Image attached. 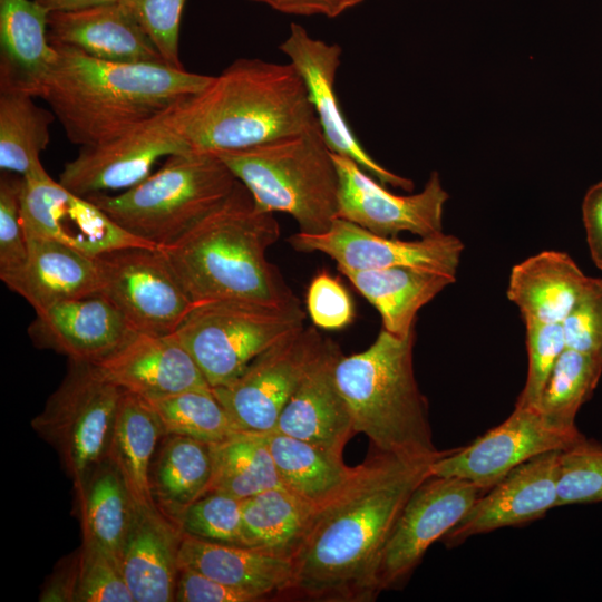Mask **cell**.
I'll list each match as a JSON object with an SVG mask.
<instances>
[{
    "label": "cell",
    "mask_w": 602,
    "mask_h": 602,
    "mask_svg": "<svg viewBox=\"0 0 602 602\" xmlns=\"http://www.w3.org/2000/svg\"><path fill=\"white\" fill-rule=\"evenodd\" d=\"M430 464L377 452L356 466L347 483L315 506L291 557L285 598L373 601L382 551L409 496L430 475Z\"/></svg>",
    "instance_id": "obj_1"
},
{
    "label": "cell",
    "mask_w": 602,
    "mask_h": 602,
    "mask_svg": "<svg viewBox=\"0 0 602 602\" xmlns=\"http://www.w3.org/2000/svg\"><path fill=\"white\" fill-rule=\"evenodd\" d=\"M54 47L56 60L33 97L49 105L67 138L80 148L123 136L203 90L213 78L164 64L113 62Z\"/></svg>",
    "instance_id": "obj_2"
},
{
    "label": "cell",
    "mask_w": 602,
    "mask_h": 602,
    "mask_svg": "<svg viewBox=\"0 0 602 602\" xmlns=\"http://www.w3.org/2000/svg\"><path fill=\"white\" fill-rule=\"evenodd\" d=\"M190 153H220L321 130L292 64L240 58L169 108Z\"/></svg>",
    "instance_id": "obj_3"
},
{
    "label": "cell",
    "mask_w": 602,
    "mask_h": 602,
    "mask_svg": "<svg viewBox=\"0 0 602 602\" xmlns=\"http://www.w3.org/2000/svg\"><path fill=\"white\" fill-rule=\"evenodd\" d=\"M280 236L274 213L237 181L231 194L173 243L163 246L193 303L297 300L266 252Z\"/></svg>",
    "instance_id": "obj_4"
},
{
    "label": "cell",
    "mask_w": 602,
    "mask_h": 602,
    "mask_svg": "<svg viewBox=\"0 0 602 602\" xmlns=\"http://www.w3.org/2000/svg\"><path fill=\"white\" fill-rule=\"evenodd\" d=\"M416 330L405 337L383 329L365 350L338 359L336 380L349 408L356 434L379 453L433 463L438 450L428 402L414 371Z\"/></svg>",
    "instance_id": "obj_5"
},
{
    "label": "cell",
    "mask_w": 602,
    "mask_h": 602,
    "mask_svg": "<svg viewBox=\"0 0 602 602\" xmlns=\"http://www.w3.org/2000/svg\"><path fill=\"white\" fill-rule=\"evenodd\" d=\"M213 154L258 206L289 214L300 232H324L338 217L339 174L321 130Z\"/></svg>",
    "instance_id": "obj_6"
},
{
    "label": "cell",
    "mask_w": 602,
    "mask_h": 602,
    "mask_svg": "<svg viewBox=\"0 0 602 602\" xmlns=\"http://www.w3.org/2000/svg\"><path fill=\"white\" fill-rule=\"evenodd\" d=\"M236 183L213 153L177 154L120 194L96 193L86 198L127 232L163 247L221 204Z\"/></svg>",
    "instance_id": "obj_7"
},
{
    "label": "cell",
    "mask_w": 602,
    "mask_h": 602,
    "mask_svg": "<svg viewBox=\"0 0 602 602\" xmlns=\"http://www.w3.org/2000/svg\"><path fill=\"white\" fill-rule=\"evenodd\" d=\"M299 300L195 303L174 332L211 388L241 375L262 352L304 326Z\"/></svg>",
    "instance_id": "obj_8"
},
{
    "label": "cell",
    "mask_w": 602,
    "mask_h": 602,
    "mask_svg": "<svg viewBox=\"0 0 602 602\" xmlns=\"http://www.w3.org/2000/svg\"><path fill=\"white\" fill-rule=\"evenodd\" d=\"M123 391L94 363L69 360L60 386L31 420L33 430L57 450L75 494L107 458Z\"/></svg>",
    "instance_id": "obj_9"
},
{
    "label": "cell",
    "mask_w": 602,
    "mask_h": 602,
    "mask_svg": "<svg viewBox=\"0 0 602 602\" xmlns=\"http://www.w3.org/2000/svg\"><path fill=\"white\" fill-rule=\"evenodd\" d=\"M100 294L136 332L174 333L195 303L162 247H127L97 256Z\"/></svg>",
    "instance_id": "obj_10"
},
{
    "label": "cell",
    "mask_w": 602,
    "mask_h": 602,
    "mask_svg": "<svg viewBox=\"0 0 602 602\" xmlns=\"http://www.w3.org/2000/svg\"><path fill=\"white\" fill-rule=\"evenodd\" d=\"M584 438L576 426L557 425L537 407L515 405L497 427L468 446L446 450L429 465V474L466 479L489 489L526 460L565 450Z\"/></svg>",
    "instance_id": "obj_11"
},
{
    "label": "cell",
    "mask_w": 602,
    "mask_h": 602,
    "mask_svg": "<svg viewBox=\"0 0 602 602\" xmlns=\"http://www.w3.org/2000/svg\"><path fill=\"white\" fill-rule=\"evenodd\" d=\"M317 327L302 328L259 355L212 392L240 431L269 433L324 344Z\"/></svg>",
    "instance_id": "obj_12"
},
{
    "label": "cell",
    "mask_w": 602,
    "mask_h": 602,
    "mask_svg": "<svg viewBox=\"0 0 602 602\" xmlns=\"http://www.w3.org/2000/svg\"><path fill=\"white\" fill-rule=\"evenodd\" d=\"M22 179L21 216L28 240L54 241L93 258L127 247H159L127 232L45 168Z\"/></svg>",
    "instance_id": "obj_13"
},
{
    "label": "cell",
    "mask_w": 602,
    "mask_h": 602,
    "mask_svg": "<svg viewBox=\"0 0 602 602\" xmlns=\"http://www.w3.org/2000/svg\"><path fill=\"white\" fill-rule=\"evenodd\" d=\"M488 489L466 479L429 475L406 502L382 551L377 589L398 586Z\"/></svg>",
    "instance_id": "obj_14"
},
{
    "label": "cell",
    "mask_w": 602,
    "mask_h": 602,
    "mask_svg": "<svg viewBox=\"0 0 602 602\" xmlns=\"http://www.w3.org/2000/svg\"><path fill=\"white\" fill-rule=\"evenodd\" d=\"M299 252H319L331 258L338 269L380 270L411 268L456 278L463 242L445 232L402 241L382 236L337 217L321 233L298 232L288 239Z\"/></svg>",
    "instance_id": "obj_15"
},
{
    "label": "cell",
    "mask_w": 602,
    "mask_h": 602,
    "mask_svg": "<svg viewBox=\"0 0 602 602\" xmlns=\"http://www.w3.org/2000/svg\"><path fill=\"white\" fill-rule=\"evenodd\" d=\"M333 159L339 174L338 217L382 236L409 232L425 237L444 232L449 195L437 172L419 193L398 195L350 158L333 154Z\"/></svg>",
    "instance_id": "obj_16"
},
{
    "label": "cell",
    "mask_w": 602,
    "mask_h": 602,
    "mask_svg": "<svg viewBox=\"0 0 602 602\" xmlns=\"http://www.w3.org/2000/svg\"><path fill=\"white\" fill-rule=\"evenodd\" d=\"M188 153L168 108L114 140L81 147L65 164L58 182L81 197L127 190L149 176L159 158Z\"/></svg>",
    "instance_id": "obj_17"
},
{
    "label": "cell",
    "mask_w": 602,
    "mask_h": 602,
    "mask_svg": "<svg viewBox=\"0 0 602 602\" xmlns=\"http://www.w3.org/2000/svg\"><path fill=\"white\" fill-rule=\"evenodd\" d=\"M279 48L303 79L330 151L350 158L386 186L412 191V181L390 172L365 149L344 117L336 93L341 47L313 38L303 26L291 23Z\"/></svg>",
    "instance_id": "obj_18"
},
{
    "label": "cell",
    "mask_w": 602,
    "mask_h": 602,
    "mask_svg": "<svg viewBox=\"0 0 602 602\" xmlns=\"http://www.w3.org/2000/svg\"><path fill=\"white\" fill-rule=\"evenodd\" d=\"M560 453L537 455L512 469L474 503L441 541L454 547L477 534L532 522L557 507Z\"/></svg>",
    "instance_id": "obj_19"
},
{
    "label": "cell",
    "mask_w": 602,
    "mask_h": 602,
    "mask_svg": "<svg viewBox=\"0 0 602 602\" xmlns=\"http://www.w3.org/2000/svg\"><path fill=\"white\" fill-rule=\"evenodd\" d=\"M94 365L108 381L147 400L192 389H211L175 333L135 331L114 352Z\"/></svg>",
    "instance_id": "obj_20"
},
{
    "label": "cell",
    "mask_w": 602,
    "mask_h": 602,
    "mask_svg": "<svg viewBox=\"0 0 602 602\" xmlns=\"http://www.w3.org/2000/svg\"><path fill=\"white\" fill-rule=\"evenodd\" d=\"M28 332L39 348L51 349L72 361L96 363L135 331L106 297L94 294L36 312Z\"/></svg>",
    "instance_id": "obj_21"
},
{
    "label": "cell",
    "mask_w": 602,
    "mask_h": 602,
    "mask_svg": "<svg viewBox=\"0 0 602 602\" xmlns=\"http://www.w3.org/2000/svg\"><path fill=\"white\" fill-rule=\"evenodd\" d=\"M341 355L338 344L326 339L273 430L343 456V449L356 431L336 380V365Z\"/></svg>",
    "instance_id": "obj_22"
},
{
    "label": "cell",
    "mask_w": 602,
    "mask_h": 602,
    "mask_svg": "<svg viewBox=\"0 0 602 602\" xmlns=\"http://www.w3.org/2000/svg\"><path fill=\"white\" fill-rule=\"evenodd\" d=\"M48 39L106 61L165 64L142 27L117 2L49 12Z\"/></svg>",
    "instance_id": "obj_23"
},
{
    "label": "cell",
    "mask_w": 602,
    "mask_h": 602,
    "mask_svg": "<svg viewBox=\"0 0 602 602\" xmlns=\"http://www.w3.org/2000/svg\"><path fill=\"white\" fill-rule=\"evenodd\" d=\"M183 533L158 509H136L119 553L135 602L174 601Z\"/></svg>",
    "instance_id": "obj_24"
},
{
    "label": "cell",
    "mask_w": 602,
    "mask_h": 602,
    "mask_svg": "<svg viewBox=\"0 0 602 602\" xmlns=\"http://www.w3.org/2000/svg\"><path fill=\"white\" fill-rule=\"evenodd\" d=\"M178 564L246 592L260 602L285 598L293 575L292 562L288 557L186 534L181 540Z\"/></svg>",
    "instance_id": "obj_25"
},
{
    "label": "cell",
    "mask_w": 602,
    "mask_h": 602,
    "mask_svg": "<svg viewBox=\"0 0 602 602\" xmlns=\"http://www.w3.org/2000/svg\"><path fill=\"white\" fill-rule=\"evenodd\" d=\"M590 280L567 253L543 251L513 266L506 294L524 321L562 323Z\"/></svg>",
    "instance_id": "obj_26"
},
{
    "label": "cell",
    "mask_w": 602,
    "mask_h": 602,
    "mask_svg": "<svg viewBox=\"0 0 602 602\" xmlns=\"http://www.w3.org/2000/svg\"><path fill=\"white\" fill-rule=\"evenodd\" d=\"M28 243V262L10 290L36 312L67 300L100 294L97 258L54 241L30 239Z\"/></svg>",
    "instance_id": "obj_27"
},
{
    "label": "cell",
    "mask_w": 602,
    "mask_h": 602,
    "mask_svg": "<svg viewBox=\"0 0 602 602\" xmlns=\"http://www.w3.org/2000/svg\"><path fill=\"white\" fill-rule=\"evenodd\" d=\"M49 11L32 0H0V88L33 96L54 66Z\"/></svg>",
    "instance_id": "obj_28"
},
{
    "label": "cell",
    "mask_w": 602,
    "mask_h": 602,
    "mask_svg": "<svg viewBox=\"0 0 602 602\" xmlns=\"http://www.w3.org/2000/svg\"><path fill=\"white\" fill-rule=\"evenodd\" d=\"M148 400L123 391L107 458L119 472L136 509H157L151 492V467L165 436Z\"/></svg>",
    "instance_id": "obj_29"
},
{
    "label": "cell",
    "mask_w": 602,
    "mask_h": 602,
    "mask_svg": "<svg viewBox=\"0 0 602 602\" xmlns=\"http://www.w3.org/2000/svg\"><path fill=\"white\" fill-rule=\"evenodd\" d=\"M378 311L383 330L405 337L416 330L419 310L456 278L411 268L338 269Z\"/></svg>",
    "instance_id": "obj_30"
},
{
    "label": "cell",
    "mask_w": 602,
    "mask_h": 602,
    "mask_svg": "<svg viewBox=\"0 0 602 602\" xmlns=\"http://www.w3.org/2000/svg\"><path fill=\"white\" fill-rule=\"evenodd\" d=\"M211 475L210 444L185 436L165 435L149 475L156 508L178 526L186 508L206 494Z\"/></svg>",
    "instance_id": "obj_31"
},
{
    "label": "cell",
    "mask_w": 602,
    "mask_h": 602,
    "mask_svg": "<svg viewBox=\"0 0 602 602\" xmlns=\"http://www.w3.org/2000/svg\"><path fill=\"white\" fill-rule=\"evenodd\" d=\"M281 484L318 506L352 476L343 456L276 430L264 433Z\"/></svg>",
    "instance_id": "obj_32"
},
{
    "label": "cell",
    "mask_w": 602,
    "mask_h": 602,
    "mask_svg": "<svg viewBox=\"0 0 602 602\" xmlns=\"http://www.w3.org/2000/svg\"><path fill=\"white\" fill-rule=\"evenodd\" d=\"M314 508L282 486L243 499L244 545L291 560Z\"/></svg>",
    "instance_id": "obj_33"
},
{
    "label": "cell",
    "mask_w": 602,
    "mask_h": 602,
    "mask_svg": "<svg viewBox=\"0 0 602 602\" xmlns=\"http://www.w3.org/2000/svg\"><path fill=\"white\" fill-rule=\"evenodd\" d=\"M76 498L82 540L98 544L119 561L135 506L119 472L108 458L93 470Z\"/></svg>",
    "instance_id": "obj_34"
},
{
    "label": "cell",
    "mask_w": 602,
    "mask_h": 602,
    "mask_svg": "<svg viewBox=\"0 0 602 602\" xmlns=\"http://www.w3.org/2000/svg\"><path fill=\"white\" fill-rule=\"evenodd\" d=\"M32 95L0 88V168L22 177L43 169L41 153L50 143L51 109L35 103Z\"/></svg>",
    "instance_id": "obj_35"
},
{
    "label": "cell",
    "mask_w": 602,
    "mask_h": 602,
    "mask_svg": "<svg viewBox=\"0 0 602 602\" xmlns=\"http://www.w3.org/2000/svg\"><path fill=\"white\" fill-rule=\"evenodd\" d=\"M210 450L212 475L206 493L246 499L282 486L264 433L237 431L210 444Z\"/></svg>",
    "instance_id": "obj_36"
},
{
    "label": "cell",
    "mask_w": 602,
    "mask_h": 602,
    "mask_svg": "<svg viewBox=\"0 0 602 602\" xmlns=\"http://www.w3.org/2000/svg\"><path fill=\"white\" fill-rule=\"evenodd\" d=\"M602 375V356L565 348L556 360L537 408L551 421L575 426V416Z\"/></svg>",
    "instance_id": "obj_37"
},
{
    "label": "cell",
    "mask_w": 602,
    "mask_h": 602,
    "mask_svg": "<svg viewBox=\"0 0 602 602\" xmlns=\"http://www.w3.org/2000/svg\"><path fill=\"white\" fill-rule=\"evenodd\" d=\"M148 401L166 435L214 444L240 431L212 389H192Z\"/></svg>",
    "instance_id": "obj_38"
},
{
    "label": "cell",
    "mask_w": 602,
    "mask_h": 602,
    "mask_svg": "<svg viewBox=\"0 0 602 602\" xmlns=\"http://www.w3.org/2000/svg\"><path fill=\"white\" fill-rule=\"evenodd\" d=\"M242 504L243 499L208 492L186 508L178 526L183 534L196 538L245 546Z\"/></svg>",
    "instance_id": "obj_39"
},
{
    "label": "cell",
    "mask_w": 602,
    "mask_h": 602,
    "mask_svg": "<svg viewBox=\"0 0 602 602\" xmlns=\"http://www.w3.org/2000/svg\"><path fill=\"white\" fill-rule=\"evenodd\" d=\"M602 502V444L586 438L562 450L557 507Z\"/></svg>",
    "instance_id": "obj_40"
},
{
    "label": "cell",
    "mask_w": 602,
    "mask_h": 602,
    "mask_svg": "<svg viewBox=\"0 0 602 602\" xmlns=\"http://www.w3.org/2000/svg\"><path fill=\"white\" fill-rule=\"evenodd\" d=\"M22 176L2 172L0 178V279L10 289L29 258L21 216Z\"/></svg>",
    "instance_id": "obj_41"
},
{
    "label": "cell",
    "mask_w": 602,
    "mask_h": 602,
    "mask_svg": "<svg viewBox=\"0 0 602 602\" xmlns=\"http://www.w3.org/2000/svg\"><path fill=\"white\" fill-rule=\"evenodd\" d=\"M76 602H135L118 559L90 541L79 547Z\"/></svg>",
    "instance_id": "obj_42"
},
{
    "label": "cell",
    "mask_w": 602,
    "mask_h": 602,
    "mask_svg": "<svg viewBox=\"0 0 602 602\" xmlns=\"http://www.w3.org/2000/svg\"><path fill=\"white\" fill-rule=\"evenodd\" d=\"M186 0H118L122 8L142 27L165 64L183 69L178 40Z\"/></svg>",
    "instance_id": "obj_43"
},
{
    "label": "cell",
    "mask_w": 602,
    "mask_h": 602,
    "mask_svg": "<svg viewBox=\"0 0 602 602\" xmlns=\"http://www.w3.org/2000/svg\"><path fill=\"white\" fill-rule=\"evenodd\" d=\"M528 355L527 377L516 406L537 407L553 367L566 348L561 323L524 321Z\"/></svg>",
    "instance_id": "obj_44"
},
{
    "label": "cell",
    "mask_w": 602,
    "mask_h": 602,
    "mask_svg": "<svg viewBox=\"0 0 602 602\" xmlns=\"http://www.w3.org/2000/svg\"><path fill=\"white\" fill-rule=\"evenodd\" d=\"M561 324L566 348L602 356V279L591 278Z\"/></svg>",
    "instance_id": "obj_45"
},
{
    "label": "cell",
    "mask_w": 602,
    "mask_h": 602,
    "mask_svg": "<svg viewBox=\"0 0 602 602\" xmlns=\"http://www.w3.org/2000/svg\"><path fill=\"white\" fill-rule=\"evenodd\" d=\"M305 303L310 319L319 329L339 330L353 321L355 307L349 292L327 271L317 273L310 281Z\"/></svg>",
    "instance_id": "obj_46"
},
{
    "label": "cell",
    "mask_w": 602,
    "mask_h": 602,
    "mask_svg": "<svg viewBox=\"0 0 602 602\" xmlns=\"http://www.w3.org/2000/svg\"><path fill=\"white\" fill-rule=\"evenodd\" d=\"M174 601L260 602L246 592L227 586L188 567H179Z\"/></svg>",
    "instance_id": "obj_47"
},
{
    "label": "cell",
    "mask_w": 602,
    "mask_h": 602,
    "mask_svg": "<svg viewBox=\"0 0 602 602\" xmlns=\"http://www.w3.org/2000/svg\"><path fill=\"white\" fill-rule=\"evenodd\" d=\"M79 576V548L61 559L42 586L41 602H76Z\"/></svg>",
    "instance_id": "obj_48"
},
{
    "label": "cell",
    "mask_w": 602,
    "mask_h": 602,
    "mask_svg": "<svg viewBox=\"0 0 602 602\" xmlns=\"http://www.w3.org/2000/svg\"><path fill=\"white\" fill-rule=\"evenodd\" d=\"M582 219L591 259L602 270V181L586 191Z\"/></svg>",
    "instance_id": "obj_49"
},
{
    "label": "cell",
    "mask_w": 602,
    "mask_h": 602,
    "mask_svg": "<svg viewBox=\"0 0 602 602\" xmlns=\"http://www.w3.org/2000/svg\"><path fill=\"white\" fill-rule=\"evenodd\" d=\"M262 3L271 9L294 16H317L327 17V0H247Z\"/></svg>",
    "instance_id": "obj_50"
},
{
    "label": "cell",
    "mask_w": 602,
    "mask_h": 602,
    "mask_svg": "<svg viewBox=\"0 0 602 602\" xmlns=\"http://www.w3.org/2000/svg\"><path fill=\"white\" fill-rule=\"evenodd\" d=\"M49 12L77 11L99 4L113 3L118 0H32Z\"/></svg>",
    "instance_id": "obj_51"
},
{
    "label": "cell",
    "mask_w": 602,
    "mask_h": 602,
    "mask_svg": "<svg viewBox=\"0 0 602 602\" xmlns=\"http://www.w3.org/2000/svg\"><path fill=\"white\" fill-rule=\"evenodd\" d=\"M365 0H327L328 18H336L343 12L361 4Z\"/></svg>",
    "instance_id": "obj_52"
}]
</instances>
